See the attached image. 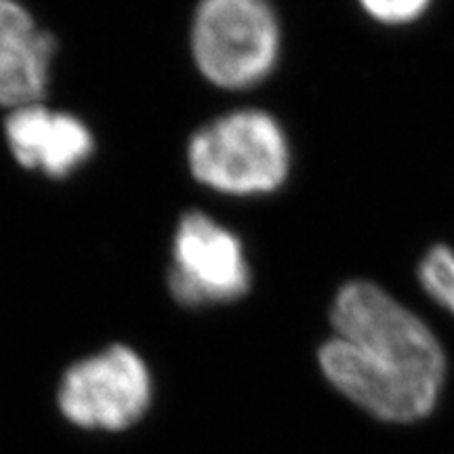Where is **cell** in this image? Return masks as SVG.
<instances>
[{"mask_svg": "<svg viewBox=\"0 0 454 454\" xmlns=\"http://www.w3.org/2000/svg\"><path fill=\"white\" fill-rule=\"evenodd\" d=\"M320 368L339 394L385 423H414L438 406L446 354L425 322L379 284L348 282L331 311Z\"/></svg>", "mask_w": 454, "mask_h": 454, "instance_id": "1", "label": "cell"}, {"mask_svg": "<svg viewBox=\"0 0 454 454\" xmlns=\"http://www.w3.org/2000/svg\"><path fill=\"white\" fill-rule=\"evenodd\" d=\"M187 160L200 184L231 196L271 194L291 170V147L268 112L240 110L198 130Z\"/></svg>", "mask_w": 454, "mask_h": 454, "instance_id": "2", "label": "cell"}, {"mask_svg": "<svg viewBox=\"0 0 454 454\" xmlns=\"http://www.w3.org/2000/svg\"><path fill=\"white\" fill-rule=\"evenodd\" d=\"M196 66L213 84L248 89L280 57V24L268 0H202L192 27Z\"/></svg>", "mask_w": 454, "mask_h": 454, "instance_id": "3", "label": "cell"}, {"mask_svg": "<svg viewBox=\"0 0 454 454\" xmlns=\"http://www.w3.org/2000/svg\"><path fill=\"white\" fill-rule=\"evenodd\" d=\"M57 402L67 421L82 429H127L150 408V371L133 349L114 345L74 364Z\"/></svg>", "mask_w": 454, "mask_h": 454, "instance_id": "4", "label": "cell"}, {"mask_svg": "<svg viewBox=\"0 0 454 454\" xmlns=\"http://www.w3.org/2000/svg\"><path fill=\"white\" fill-rule=\"evenodd\" d=\"M168 286L179 303L192 308L240 299L251 288L240 238L208 215L187 213L175 231Z\"/></svg>", "mask_w": 454, "mask_h": 454, "instance_id": "5", "label": "cell"}, {"mask_svg": "<svg viewBox=\"0 0 454 454\" xmlns=\"http://www.w3.org/2000/svg\"><path fill=\"white\" fill-rule=\"evenodd\" d=\"M4 133L17 162L55 179L81 168L95 150L87 124L41 104L11 112Z\"/></svg>", "mask_w": 454, "mask_h": 454, "instance_id": "6", "label": "cell"}, {"mask_svg": "<svg viewBox=\"0 0 454 454\" xmlns=\"http://www.w3.org/2000/svg\"><path fill=\"white\" fill-rule=\"evenodd\" d=\"M53 36L17 0H0V106L38 104L49 84Z\"/></svg>", "mask_w": 454, "mask_h": 454, "instance_id": "7", "label": "cell"}, {"mask_svg": "<svg viewBox=\"0 0 454 454\" xmlns=\"http://www.w3.org/2000/svg\"><path fill=\"white\" fill-rule=\"evenodd\" d=\"M419 282L431 301L454 316V248L435 244L419 263Z\"/></svg>", "mask_w": 454, "mask_h": 454, "instance_id": "8", "label": "cell"}, {"mask_svg": "<svg viewBox=\"0 0 454 454\" xmlns=\"http://www.w3.org/2000/svg\"><path fill=\"white\" fill-rule=\"evenodd\" d=\"M368 17L383 26H406L429 9L431 0H357Z\"/></svg>", "mask_w": 454, "mask_h": 454, "instance_id": "9", "label": "cell"}]
</instances>
